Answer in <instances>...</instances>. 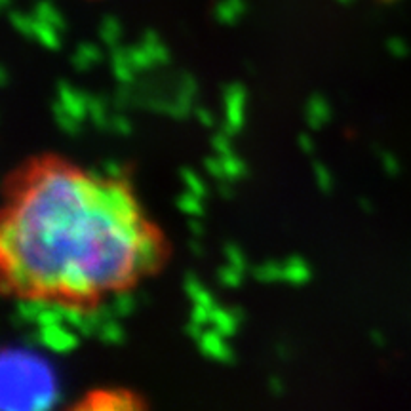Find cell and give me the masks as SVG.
<instances>
[{"label": "cell", "instance_id": "1", "mask_svg": "<svg viewBox=\"0 0 411 411\" xmlns=\"http://www.w3.org/2000/svg\"><path fill=\"white\" fill-rule=\"evenodd\" d=\"M170 240L126 177L31 158L0 204V293L93 311L164 271Z\"/></svg>", "mask_w": 411, "mask_h": 411}, {"label": "cell", "instance_id": "2", "mask_svg": "<svg viewBox=\"0 0 411 411\" xmlns=\"http://www.w3.org/2000/svg\"><path fill=\"white\" fill-rule=\"evenodd\" d=\"M56 398V377L36 354L24 348L0 350V410H44Z\"/></svg>", "mask_w": 411, "mask_h": 411}, {"label": "cell", "instance_id": "3", "mask_svg": "<svg viewBox=\"0 0 411 411\" xmlns=\"http://www.w3.org/2000/svg\"><path fill=\"white\" fill-rule=\"evenodd\" d=\"M90 396H92V400H101V404L95 405L99 410H120V407L122 410H132V407L140 405L135 394L128 392V390H103V392L90 394Z\"/></svg>", "mask_w": 411, "mask_h": 411}]
</instances>
